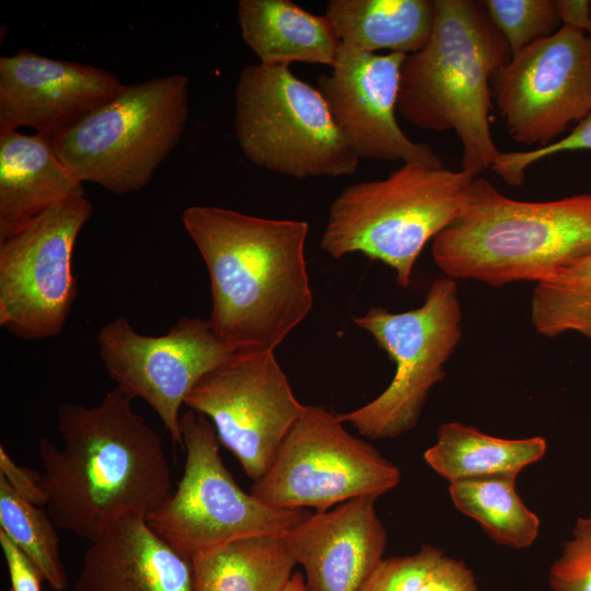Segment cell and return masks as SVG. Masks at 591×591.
<instances>
[{"instance_id":"1","label":"cell","mask_w":591,"mask_h":591,"mask_svg":"<svg viewBox=\"0 0 591 591\" xmlns=\"http://www.w3.org/2000/svg\"><path fill=\"white\" fill-rule=\"evenodd\" d=\"M118 387L92 407L62 403V445L40 438L46 511L57 528L96 540L128 514L147 518L172 494L162 436L132 409Z\"/></svg>"},{"instance_id":"2","label":"cell","mask_w":591,"mask_h":591,"mask_svg":"<svg viewBox=\"0 0 591 591\" xmlns=\"http://www.w3.org/2000/svg\"><path fill=\"white\" fill-rule=\"evenodd\" d=\"M182 222L209 274L215 334L239 350L275 351L313 308L308 222L215 206H190Z\"/></svg>"},{"instance_id":"3","label":"cell","mask_w":591,"mask_h":591,"mask_svg":"<svg viewBox=\"0 0 591 591\" xmlns=\"http://www.w3.org/2000/svg\"><path fill=\"white\" fill-rule=\"evenodd\" d=\"M431 254L452 279L490 287L549 280L591 254V194L522 201L477 176Z\"/></svg>"},{"instance_id":"4","label":"cell","mask_w":591,"mask_h":591,"mask_svg":"<svg viewBox=\"0 0 591 591\" xmlns=\"http://www.w3.org/2000/svg\"><path fill=\"white\" fill-rule=\"evenodd\" d=\"M510 58L482 1L434 0L428 42L401 66L396 109L417 128L454 131L461 170L477 177L500 153L490 132V79Z\"/></svg>"},{"instance_id":"5","label":"cell","mask_w":591,"mask_h":591,"mask_svg":"<svg viewBox=\"0 0 591 591\" xmlns=\"http://www.w3.org/2000/svg\"><path fill=\"white\" fill-rule=\"evenodd\" d=\"M474 178L407 162L385 178L351 184L331 204L321 247L335 259L361 253L382 262L407 288L425 245L455 218Z\"/></svg>"},{"instance_id":"6","label":"cell","mask_w":591,"mask_h":591,"mask_svg":"<svg viewBox=\"0 0 591 591\" xmlns=\"http://www.w3.org/2000/svg\"><path fill=\"white\" fill-rule=\"evenodd\" d=\"M188 88L182 73L125 85L53 139L59 159L82 184H99L116 195L142 189L183 137Z\"/></svg>"},{"instance_id":"7","label":"cell","mask_w":591,"mask_h":591,"mask_svg":"<svg viewBox=\"0 0 591 591\" xmlns=\"http://www.w3.org/2000/svg\"><path fill=\"white\" fill-rule=\"evenodd\" d=\"M234 102L235 136L255 165L297 179L357 172L360 159L338 130L324 97L289 66H245Z\"/></svg>"},{"instance_id":"8","label":"cell","mask_w":591,"mask_h":591,"mask_svg":"<svg viewBox=\"0 0 591 591\" xmlns=\"http://www.w3.org/2000/svg\"><path fill=\"white\" fill-rule=\"evenodd\" d=\"M181 432L183 475L146 521L186 560L240 538L282 536L312 513L274 507L245 493L223 464L215 427L202 414L186 410Z\"/></svg>"},{"instance_id":"9","label":"cell","mask_w":591,"mask_h":591,"mask_svg":"<svg viewBox=\"0 0 591 591\" xmlns=\"http://www.w3.org/2000/svg\"><path fill=\"white\" fill-rule=\"evenodd\" d=\"M354 323L389 355L395 374L379 396L338 418L363 437L397 438L417 425L431 389L445 376L444 366L461 340L456 282L447 276L438 278L419 308L392 313L374 306L354 317Z\"/></svg>"},{"instance_id":"10","label":"cell","mask_w":591,"mask_h":591,"mask_svg":"<svg viewBox=\"0 0 591 591\" xmlns=\"http://www.w3.org/2000/svg\"><path fill=\"white\" fill-rule=\"evenodd\" d=\"M343 424L323 405H305L251 494L274 507L326 511L395 488L399 468Z\"/></svg>"},{"instance_id":"11","label":"cell","mask_w":591,"mask_h":591,"mask_svg":"<svg viewBox=\"0 0 591 591\" xmlns=\"http://www.w3.org/2000/svg\"><path fill=\"white\" fill-rule=\"evenodd\" d=\"M93 213L85 194L0 232V325L21 339L61 333L77 297L72 256Z\"/></svg>"},{"instance_id":"12","label":"cell","mask_w":591,"mask_h":591,"mask_svg":"<svg viewBox=\"0 0 591 591\" xmlns=\"http://www.w3.org/2000/svg\"><path fill=\"white\" fill-rule=\"evenodd\" d=\"M513 141L544 147L591 113V34L570 26L513 54L490 79Z\"/></svg>"},{"instance_id":"13","label":"cell","mask_w":591,"mask_h":591,"mask_svg":"<svg viewBox=\"0 0 591 591\" xmlns=\"http://www.w3.org/2000/svg\"><path fill=\"white\" fill-rule=\"evenodd\" d=\"M100 358L108 376L131 399H143L182 449L181 407L196 383L237 354L215 334L209 320L181 317L166 334L138 333L124 316L99 331Z\"/></svg>"},{"instance_id":"14","label":"cell","mask_w":591,"mask_h":591,"mask_svg":"<svg viewBox=\"0 0 591 591\" xmlns=\"http://www.w3.org/2000/svg\"><path fill=\"white\" fill-rule=\"evenodd\" d=\"M184 405L211 421L253 482L269 470L305 406L271 350L239 351L204 375Z\"/></svg>"},{"instance_id":"15","label":"cell","mask_w":591,"mask_h":591,"mask_svg":"<svg viewBox=\"0 0 591 591\" xmlns=\"http://www.w3.org/2000/svg\"><path fill=\"white\" fill-rule=\"evenodd\" d=\"M406 55L343 48L331 71L316 79L334 123L359 159L443 165L427 144L412 141L397 124L401 66Z\"/></svg>"},{"instance_id":"16","label":"cell","mask_w":591,"mask_h":591,"mask_svg":"<svg viewBox=\"0 0 591 591\" xmlns=\"http://www.w3.org/2000/svg\"><path fill=\"white\" fill-rule=\"evenodd\" d=\"M124 86L108 70L20 49L0 58V130L31 127L53 140Z\"/></svg>"},{"instance_id":"17","label":"cell","mask_w":591,"mask_h":591,"mask_svg":"<svg viewBox=\"0 0 591 591\" xmlns=\"http://www.w3.org/2000/svg\"><path fill=\"white\" fill-rule=\"evenodd\" d=\"M373 495L315 511L286 532L308 591H359L383 559L387 534Z\"/></svg>"},{"instance_id":"18","label":"cell","mask_w":591,"mask_h":591,"mask_svg":"<svg viewBox=\"0 0 591 591\" xmlns=\"http://www.w3.org/2000/svg\"><path fill=\"white\" fill-rule=\"evenodd\" d=\"M74 591H193L192 563L128 514L91 542Z\"/></svg>"},{"instance_id":"19","label":"cell","mask_w":591,"mask_h":591,"mask_svg":"<svg viewBox=\"0 0 591 591\" xmlns=\"http://www.w3.org/2000/svg\"><path fill=\"white\" fill-rule=\"evenodd\" d=\"M82 194L50 138L0 130V232Z\"/></svg>"},{"instance_id":"20","label":"cell","mask_w":591,"mask_h":591,"mask_svg":"<svg viewBox=\"0 0 591 591\" xmlns=\"http://www.w3.org/2000/svg\"><path fill=\"white\" fill-rule=\"evenodd\" d=\"M237 20L262 65L298 61L333 68L337 61L341 44L326 14L315 15L289 0H241Z\"/></svg>"},{"instance_id":"21","label":"cell","mask_w":591,"mask_h":591,"mask_svg":"<svg viewBox=\"0 0 591 591\" xmlns=\"http://www.w3.org/2000/svg\"><path fill=\"white\" fill-rule=\"evenodd\" d=\"M325 14L343 48L409 55L430 37L434 0H329Z\"/></svg>"},{"instance_id":"22","label":"cell","mask_w":591,"mask_h":591,"mask_svg":"<svg viewBox=\"0 0 591 591\" xmlns=\"http://www.w3.org/2000/svg\"><path fill=\"white\" fill-rule=\"evenodd\" d=\"M547 443L542 437L503 439L461 422H445L424 453L426 463L449 483L491 476H518L540 461Z\"/></svg>"},{"instance_id":"23","label":"cell","mask_w":591,"mask_h":591,"mask_svg":"<svg viewBox=\"0 0 591 591\" xmlns=\"http://www.w3.org/2000/svg\"><path fill=\"white\" fill-rule=\"evenodd\" d=\"M296 566L282 536L240 538L192 560L193 591H281Z\"/></svg>"},{"instance_id":"24","label":"cell","mask_w":591,"mask_h":591,"mask_svg":"<svg viewBox=\"0 0 591 591\" xmlns=\"http://www.w3.org/2000/svg\"><path fill=\"white\" fill-rule=\"evenodd\" d=\"M517 476H491L450 483L453 505L474 519L497 544L521 549L531 546L540 519L518 495Z\"/></svg>"},{"instance_id":"25","label":"cell","mask_w":591,"mask_h":591,"mask_svg":"<svg viewBox=\"0 0 591 591\" xmlns=\"http://www.w3.org/2000/svg\"><path fill=\"white\" fill-rule=\"evenodd\" d=\"M56 524L43 507L20 496L0 475V531L37 567L55 591L69 586Z\"/></svg>"},{"instance_id":"26","label":"cell","mask_w":591,"mask_h":591,"mask_svg":"<svg viewBox=\"0 0 591 591\" xmlns=\"http://www.w3.org/2000/svg\"><path fill=\"white\" fill-rule=\"evenodd\" d=\"M530 317L543 336L577 333L591 339V254L535 285Z\"/></svg>"},{"instance_id":"27","label":"cell","mask_w":591,"mask_h":591,"mask_svg":"<svg viewBox=\"0 0 591 591\" xmlns=\"http://www.w3.org/2000/svg\"><path fill=\"white\" fill-rule=\"evenodd\" d=\"M482 3L511 56L553 35L563 25L557 0H485Z\"/></svg>"},{"instance_id":"28","label":"cell","mask_w":591,"mask_h":591,"mask_svg":"<svg viewBox=\"0 0 591 591\" xmlns=\"http://www.w3.org/2000/svg\"><path fill=\"white\" fill-rule=\"evenodd\" d=\"M548 582L553 591H591V509L577 519L571 538L549 569Z\"/></svg>"},{"instance_id":"29","label":"cell","mask_w":591,"mask_h":591,"mask_svg":"<svg viewBox=\"0 0 591 591\" xmlns=\"http://www.w3.org/2000/svg\"><path fill=\"white\" fill-rule=\"evenodd\" d=\"M430 544L403 557L383 558L359 591H419L426 576L443 556Z\"/></svg>"},{"instance_id":"30","label":"cell","mask_w":591,"mask_h":591,"mask_svg":"<svg viewBox=\"0 0 591 591\" xmlns=\"http://www.w3.org/2000/svg\"><path fill=\"white\" fill-rule=\"evenodd\" d=\"M579 150L591 151V113L557 141L528 151L500 152L491 169L507 184L521 186L526 170L548 157Z\"/></svg>"},{"instance_id":"31","label":"cell","mask_w":591,"mask_h":591,"mask_svg":"<svg viewBox=\"0 0 591 591\" xmlns=\"http://www.w3.org/2000/svg\"><path fill=\"white\" fill-rule=\"evenodd\" d=\"M419 591H478L472 570L461 560L442 556L426 576Z\"/></svg>"},{"instance_id":"32","label":"cell","mask_w":591,"mask_h":591,"mask_svg":"<svg viewBox=\"0 0 591 591\" xmlns=\"http://www.w3.org/2000/svg\"><path fill=\"white\" fill-rule=\"evenodd\" d=\"M0 475L26 500L38 507L46 506L47 497L42 485L40 473L18 465L2 445L0 447Z\"/></svg>"},{"instance_id":"33","label":"cell","mask_w":591,"mask_h":591,"mask_svg":"<svg viewBox=\"0 0 591 591\" xmlns=\"http://www.w3.org/2000/svg\"><path fill=\"white\" fill-rule=\"evenodd\" d=\"M0 545L8 567L11 591H42L43 575L2 531Z\"/></svg>"},{"instance_id":"34","label":"cell","mask_w":591,"mask_h":591,"mask_svg":"<svg viewBox=\"0 0 591 591\" xmlns=\"http://www.w3.org/2000/svg\"><path fill=\"white\" fill-rule=\"evenodd\" d=\"M281 591H308L303 575L294 571Z\"/></svg>"},{"instance_id":"35","label":"cell","mask_w":591,"mask_h":591,"mask_svg":"<svg viewBox=\"0 0 591 591\" xmlns=\"http://www.w3.org/2000/svg\"><path fill=\"white\" fill-rule=\"evenodd\" d=\"M588 12H589V18L591 22V0H588Z\"/></svg>"}]
</instances>
